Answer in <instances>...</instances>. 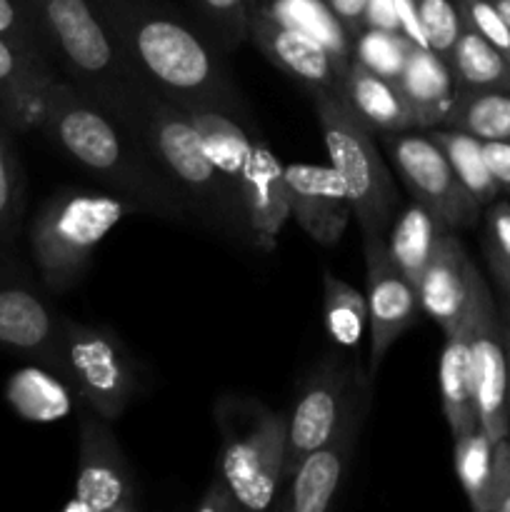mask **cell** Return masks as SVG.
Returning a JSON list of instances; mask_svg holds the SVG:
<instances>
[{
  "mask_svg": "<svg viewBox=\"0 0 510 512\" xmlns=\"http://www.w3.org/2000/svg\"><path fill=\"white\" fill-rule=\"evenodd\" d=\"M250 10H258L278 23L320 40L340 63L348 65L353 60V35L325 0H270Z\"/></svg>",
  "mask_w": 510,
  "mask_h": 512,
  "instance_id": "cell-27",
  "label": "cell"
},
{
  "mask_svg": "<svg viewBox=\"0 0 510 512\" xmlns=\"http://www.w3.org/2000/svg\"><path fill=\"white\" fill-rule=\"evenodd\" d=\"M290 218L315 243L333 248L343 240L353 218L348 190L333 165H285Z\"/></svg>",
  "mask_w": 510,
  "mask_h": 512,
  "instance_id": "cell-16",
  "label": "cell"
},
{
  "mask_svg": "<svg viewBox=\"0 0 510 512\" xmlns=\"http://www.w3.org/2000/svg\"><path fill=\"white\" fill-rule=\"evenodd\" d=\"M445 125L483 143H510V90H458Z\"/></svg>",
  "mask_w": 510,
  "mask_h": 512,
  "instance_id": "cell-29",
  "label": "cell"
},
{
  "mask_svg": "<svg viewBox=\"0 0 510 512\" xmlns=\"http://www.w3.org/2000/svg\"><path fill=\"white\" fill-rule=\"evenodd\" d=\"M220 433L218 470L245 510H268L283 488L288 413L253 395H223L213 408Z\"/></svg>",
  "mask_w": 510,
  "mask_h": 512,
  "instance_id": "cell-6",
  "label": "cell"
},
{
  "mask_svg": "<svg viewBox=\"0 0 510 512\" xmlns=\"http://www.w3.org/2000/svg\"><path fill=\"white\" fill-rule=\"evenodd\" d=\"M475 270L478 268L468 258L455 230H448L440 240L433 260L415 285L420 308L430 320L440 325L445 335L458 330L465 320L470 293H473Z\"/></svg>",
  "mask_w": 510,
  "mask_h": 512,
  "instance_id": "cell-19",
  "label": "cell"
},
{
  "mask_svg": "<svg viewBox=\"0 0 510 512\" xmlns=\"http://www.w3.org/2000/svg\"><path fill=\"white\" fill-rule=\"evenodd\" d=\"M195 510L198 512H235L245 510L243 503L238 500V495L233 493L230 483L225 480V475L220 470H215V475L210 478L208 488L200 495V500L195 503Z\"/></svg>",
  "mask_w": 510,
  "mask_h": 512,
  "instance_id": "cell-41",
  "label": "cell"
},
{
  "mask_svg": "<svg viewBox=\"0 0 510 512\" xmlns=\"http://www.w3.org/2000/svg\"><path fill=\"white\" fill-rule=\"evenodd\" d=\"M428 133L433 135L435 143L443 148L445 158L453 165L455 175H458L460 183L465 185V190H468L483 208L500 198L498 183H495L493 173H490L488 163H485L483 140H478L470 133H463V130L458 128H448V125L428 128Z\"/></svg>",
  "mask_w": 510,
  "mask_h": 512,
  "instance_id": "cell-30",
  "label": "cell"
},
{
  "mask_svg": "<svg viewBox=\"0 0 510 512\" xmlns=\"http://www.w3.org/2000/svg\"><path fill=\"white\" fill-rule=\"evenodd\" d=\"M453 440V465L455 475L460 480V488L468 495L470 508L478 512H488L490 480H493L495 463V440L483 428H475Z\"/></svg>",
  "mask_w": 510,
  "mask_h": 512,
  "instance_id": "cell-32",
  "label": "cell"
},
{
  "mask_svg": "<svg viewBox=\"0 0 510 512\" xmlns=\"http://www.w3.org/2000/svg\"><path fill=\"white\" fill-rule=\"evenodd\" d=\"M0 38L10 40L15 48H20L30 58L40 60V63H50L25 0H0Z\"/></svg>",
  "mask_w": 510,
  "mask_h": 512,
  "instance_id": "cell-36",
  "label": "cell"
},
{
  "mask_svg": "<svg viewBox=\"0 0 510 512\" xmlns=\"http://www.w3.org/2000/svg\"><path fill=\"white\" fill-rule=\"evenodd\" d=\"M418 40L398 28H385V25H365L353 40V58L360 60L365 68L383 78L398 83L400 73L405 68L410 50Z\"/></svg>",
  "mask_w": 510,
  "mask_h": 512,
  "instance_id": "cell-34",
  "label": "cell"
},
{
  "mask_svg": "<svg viewBox=\"0 0 510 512\" xmlns=\"http://www.w3.org/2000/svg\"><path fill=\"white\" fill-rule=\"evenodd\" d=\"M125 63L183 110L220 108L253 118L223 55L160 0H93Z\"/></svg>",
  "mask_w": 510,
  "mask_h": 512,
  "instance_id": "cell-1",
  "label": "cell"
},
{
  "mask_svg": "<svg viewBox=\"0 0 510 512\" xmlns=\"http://www.w3.org/2000/svg\"><path fill=\"white\" fill-rule=\"evenodd\" d=\"M63 378L75 400L118 420L138 395V363L115 330L65 315Z\"/></svg>",
  "mask_w": 510,
  "mask_h": 512,
  "instance_id": "cell-8",
  "label": "cell"
},
{
  "mask_svg": "<svg viewBox=\"0 0 510 512\" xmlns=\"http://www.w3.org/2000/svg\"><path fill=\"white\" fill-rule=\"evenodd\" d=\"M405 105L415 128H440L455 103V80L450 65L425 43H415L398 78Z\"/></svg>",
  "mask_w": 510,
  "mask_h": 512,
  "instance_id": "cell-21",
  "label": "cell"
},
{
  "mask_svg": "<svg viewBox=\"0 0 510 512\" xmlns=\"http://www.w3.org/2000/svg\"><path fill=\"white\" fill-rule=\"evenodd\" d=\"M448 230L450 228H445L428 208H423V205L413 200L390 223L388 233H385V248H388V255L395 263V268L410 283L418 285L420 275H423V270L433 260L435 250H438L440 240H443Z\"/></svg>",
  "mask_w": 510,
  "mask_h": 512,
  "instance_id": "cell-26",
  "label": "cell"
},
{
  "mask_svg": "<svg viewBox=\"0 0 510 512\" xmlns=\"http://www.w3.org/2000/svg\"><path fill=\"white\" fill-rule=\"evenodd\" d=\"M5 400L18 418L28 423H55L75 410V393L63 375L30 363L15 370L5 383Z\"/></svg>",
  "mask_w": 510,
  "mask_h": 512,
  "instance_id": "cell-25",
  "label": "cell"
},
{
  "mask_svg": "<svg viewBox=\"0 0 510 512\" xmlns=\"http://www.w3.org/2000/svg\"><path fill=\"white\" fill-rule=\"evenodd\" d=\"M483 153L500 195L510 198V143H483Z\"/></svg>",
  "mask_w": 510,
  "mask_h": 512,
  "instance_id": "cell-42",
  "label": "cell"
},
{
  "mask_svg": "<svg viewBox=\"0 0 510 512\" xmlns=\"http://www.w3.org/2000/svg\"><path fill=\"white\" fill-rule=\"evenodd\" d=\"M130 205L118 195L60 188L33 215L30 255L48 293L63 295L88 273L95 248L125 218Z\"/></svg>",
  "mask_w": 510,
  "mask_h": 512,
  "instance_id": "cell-5",
  "label": "cell"
},
{
  "mask_svg": "<svg viewBox=\"0 0 510 512\" xmlns=\"http://www.w3.org/2000/svg\"><path fill=\"white\" fill-rule=\"evenodd\" d=\"M465 330H468L475 408H478L480 428L498 443V440L508 438V413H505L508 355H505L498 303H495L480 270H475L473 275V293H470V305L468 313H465Z\"/></svg>",
  "mask_w": 510,
  "mask_h": 512,
  "instance_id": "cell-13",
  "label": "cell"
},
{
  "mask_svg": "<svg viewBox=\"0 0 510 512\" xmlns=\"http://www.w3.org/2000/svg\"><path fill=\"white\" fill-rule=\"evenodd\" d=\"M78 413V478L75 495L65 510L135 512L140 490L133 468L113 433V420L75 403Z\"/></svg>",
  "mask_w": 510,
  "mask_h": 512,
  "instance_id": "cell-11",
  "label": "cell"
},
{
  "mask_svg": "<svg viewBox=\"0 0 510 512\" xmlns=\"http://www.w3.org/2000/svg\"><path fill=\"white\" fill-rule=\"evenodd\" d=\"M193 120L200 140H203L205 153L210 155L218 173L225 183L238 195L240 178H243L245 163H248L253 140L258 138V125L255 118H243L230 110L220 108H193L185 110ZM240 200V198H238Z\"/></svg>",
  "mask_w": 510,
  "mask_h": 512,
  "instance_id": "cell-23",
  "label": "cell"
},
{
  "mask_svg": "<svg viewBox=\"0 0 510 512\" xmlns=\"http://www.w3.org/2000/svg\"><path fill=\"white\" fill-rule=\"evenodd\" d=\"M363 253L365 300H368L370 323L368 375L375 380L388 350L393 348L395 340L403 338L418 323L423 308H420L415 285L390 260L385 238L363 235Z\"/></svg>",
  "mask_w": 510,
  "mask_h": 512,
  "instance_id": "cell-14",
  "label": "cell"
},
{
  "mask_svg": "<svg viewBox=\"0 0 510 512\" xmlns=\"http://www.w3.org/2000/svg\"><path fill=\"white\" fill-rule=\"evenodd\" d=\"M50 63L118 120L138 75L125 63L93 0H25Z\"/></svg>",
  "mask_w": 510,
  "mask_h": 512,
  "instance_id": "cell-4",
  "label": "cell"
},
{
  "mask_svg": "<svg viewBox=\"0 0 510 512\" xmlns=\"http://www.w3.org/2000/svg\"><path fill=\"white\" fill-rule=\"evenodd\" d=\"M200 13L220 30L228 45H238L248 38V0H195Z\"/></svg>",
  "mask_w": 510,
  "mask_h": 512,
  "instance_id": "cell-38",
  "label": "cell"
},
{
  "mask_svg": "<svg viewBox=\"0 0 510 512\" xmlns=\"http://www.w3.org/2000/svg\"><path fill=\"white\" fill-rule=\"evenodd\" d=\"M118 123L143 140L158 168L168 175L185 200L195 225L228 243L250 248L248 225L238 195L230 190L205 153L203 140L183 108L160 98L148 83L135 78Z\"/></svg>",
  "mask_w": 510,
  "mask_h": 512,
  "instance_id": "cell-3",
  "label": "cell"
},
{
  "mask_svg": "<svg viewBox=\"0 0 510 512\" xmlns=\"http://www.w3.org/2000/svg\"><path fill=\"white\" fill-rule=\"evenodd\" d=\"M65 315L25 280L0 273V350L63 375Z\"/></svg>",
  "mask_w": 510,
  "mask_h": 512,
  "instance_id": "cell-15",
  "label": "cell"
},
{
  "mask_svg": "<svg viewBox=\"0 0 510 512\" xmlns=\"http://www.w3.org/2000/svg\"><path fill=\"white\" fill-rule=\"evenodd\" d=\"M325 3L335 10V15L343 20V25L348 28V33L353 35L355 40V35H358L360 30L365 28V23H368L370 0H325Z\"/></svg>",
  "mask_w": 510,
  "mask_h": 512,
  "instance_id": "cell-43",
  "label": "cell"
},
{
  "mask_svg": "<svg viewBox=\"0 0 510 512\" xmlns=\"http://www.w3.org/2000/svg\"><path fill=\"white\" fill-rule=\"evenodd\" d=\"M390 165L415 203L428 208L445 228H473L483 215V205L465 190L445 158L443 148L423 128L378 135Z\"/></svg>",
  "mask_w": 510,
  "mask_h": 512,
  "instance_id": "cell-9",
  "label": "cell"
},
{
  "mask_svg": "<svg viewBox=\"0 0 510 512\" xmlns=\"http://www.w3.org/2000/svg\"><path fill=\"white\" fill-rule=\"evenodd\" d=\"M440 403H443L445 420L450 425L453 438L480 428L478 408H475V383L473 363H470V345L465 320L458 330L445 335L443 353L438 368Z\"/></svg>",
  "mask_w": 510,
  "mask_h": 512,
  "instance_id": "cell-24",
  "label": "cell"
},
{
  "mask_svg": "<svg viewBox=\"0 0 510 512\" xmlns=\"http://www.w3.org/2000/svg\"><path fill=\"white\" fill-rule=\"evenodd\" d=\"M458 8L463 23L510 60V28L493 0H458Z\"/></svg>",
  "mask_w": 510,
  "mask_h": 512,
  "instance_id": "cell-37",
  "label": "cell"
},
{
  "mask_svg": "<svg viewBox=\"0 0 510 512\" xmlns=\"http://www.w3.org/2000/svg\"><path fill=\"white\" fill-rule=\"evenodd\" d=\"M238 198L248 225L250 248L255 253L270 255L278 248L283 225L290 218V200L285 188V165L260 135L250 148L238 185Z\"/></svg>",
  "mask_w": 510,
  "mask_h": 512,
  "instance_id": "cell-18",
  "label": "cell"
},
{
  "mask_svg": "<svg viewBox=\"0 0 510 512\" xmlns=\"http://www.w3.org/2000/svg\"><path fill=\"white\" fill-rule=\"evenodd\" d=\"M13 135L0 120V243L18 238L25 213V168Z\"/></svg>",
  "mask_w": 510,
  "mask_h": 512,
  "instance_id": "cell-33",
  "label": "cell"
},
{
  "mask_svg": "<svg viewBox=\"0 0 510 512\" xmlns=\"http://www.w3.org/2000/svg\"><path fill=\"white\" fill-rule=\"evenodd\" d=\"M323 313L325 328L330 340L340 350H358L363 340L365 323H368V300L360 290L335 278L333 273H323Z\"/></svg>",
  "mask_w": 510,
  "mask_h": 512,
  "instance_id": "cell-31",
  "label": "cell"
},
{
  "mask_svg": "<svg viewBox=\"0 0 510 512\" xmlns=\"http://www.w3.org/2000/svg\"><path fill=\"white\" fill-rule=\"evenodd\" d=\"M370 405H373V378L368 370L358 368L338 425L330 438L298 465L295 475L288 480L283 500L278 503L280 510L325 512L333 505L345 473L353 463Z\"/></svg>",
  "mask_w": 510,
  "mask_h": 512,
  "instance_id": "cell-10",
  "label": "cell"
},
{
  "mask_svg": "<svg viewBox=\"0 0 510 512\" xmlns=\"http://www.w3.org/2000/svg\"><path fill=\"white\" fill-rule=\"evenodd\" d=\"M358 358L348 360V350H328L300 388L288 413V448H285L283 483L295 475L298 465L318 450L338 425L358 373Z\"/></svg>",
  "mask_w": 510,
  "mask_h": 512,
  "instance_id": "cell-12",
  "label": "cell"
},
{
  "mask_svg": "<svg viewBox=\"0 0 510 512\" xmlns=\"http://www.w3.org/2000/svg\"><path fill=\"white\" fill-rule=\"evenodd\" d=\"M58 78L53 65L30 58L0 38V120L15 133L38 130L45 95Z\"/></svg>",
  "mask_w": 510,
  "mask_h": 512,
  "instance_id": "cell-20",
  "label": "cell"
},
{
  "mask_svg": "<svg viewBox=\"0 0 510 512\" xmlns=\"http://www.w3.org/2000/svg\"><path fill=\"white\" fill-rule=\"evenodd\" d=\"M493 3H495V8L500 10V15H503V20L508 23V28H510V0H493Z\"/></svg>",
  "mask_w": 510,
  "mask_h": 512,
  "instance_id": "cell-46",
  "label": "cell"
},
{
  "mask_svg": "<svg viewBox=\"0 0 510 512\" xmlns=\"http://www.w3.org/2000/svg\"><path fill=\"white\" fill-rule=\"evenodd\" d=\"M500 325H503L505 355H508V390H505V413H508V438H510V315L505 313V310H500Z\"/></svg>",
  "mask_w": 510,
  "mask_h": 512,
  "instance_id": "cell-45",
  "label": "cell"
},
{
  "mask_svg": "<svg viewBox=\"0 0 510 512\" xmlns=\"http://www.w3.org/2000/svg\"><path fill=\"white\" fill-rule=\"evenodd\" d=\"M415 10L420 40L448 63L465 23L458 0H410Z\"/></svg>",
  "mask_w": 510,
  "mask_h": 512,
  "instance_id": "cell-35",
  "label": "cell"
},
{
  "mask_svg": "<svg viewBox=\"0 0 510 512\" xmlns=\"http://www.w3.org/2000/svg\"><path fill=\"white\" fill-rule=\"evenodd\" d=\"M38 130L65 158L125 200L133 213L195 225L185 200L143 140L65 78L48 88Z\"/></svg>",
  "mask_w": 510,
  "mask_h": 512,
  "instance_id": "cell-2",
  "label": "cell"
},
{
  "mask_svg": "<svg viewBox=\"0 0 510 512\" xmlns=\"http://www.w3.org/2000/svg\"><path fill=\"white\" fill-rule=\"evenodd\" d=\"M485 250L510 258V198H498L483 208Z\"/></svg>",
  "mask_w": 510,
  "mask_h": 512,
  "instance_id": "cell-39",
  "label": "cell"
},
{
  "mask_svg": "<svg viewBox=\"0 0 510 512\" xmlns=\"http://www.w3.org/2000/svg\"><path fill=\"white\" fill-rule=\"evenodd\" d=\"M458 90H510V60L465 25L448 58Z\"/></svg>",
  "mask_w": 510,
  "mask_h": 512,
  "instance_id": "cell-28",
  "label": "cell"
},
{
  "mask_svg": "<svg viewBox=\"0 0 510 512\" xmlns=\"http://www.w3.org/2000/svg\"><path fill=\"white\" fill-rule=\"evenodd\" d=\"M248 38L275 68L305 85L308 93H315V90L340 93L348 65L340 63L320 40L278 23L258 10H250L248 15Z\"/></svg>",
  "mask_w": 510,
  "mask_h": 512,
  "instance_id": "cell-17",
  "label": "cell"
},
{
  "mask_svg": "<svg viewBox=\"0 0 510 512\" xmlns=\"http://www.w3.org/2000/svg\"><path fill=\"white\" fill-rule=\"evenodd\" d=\"M488 512H510V438H503L495 443Z\"/></svg>",
  "mask_w": 510,
  "mask_h": 512,
  "instance_id": "cell-40",
  "label": "cell"
},
{
  "mask_svg": "<svg viewBox=\"0 0 510 512\" xmlns=\"http://www.w3.org/2000/svg\"><path fill=\"white\" fill-rule=\"evenodd\" d=\"M310 98L323 130L330 165L338 170L348 190L360 238H385L390 223L398 215L400 198L393 175L375 143V133L355 115L338 90H315Z\"/></svg>",
  "mask_w": 510,
  "mask_h": 512,
  "instance_id": "cell-7",
  "label": "cell"
},
{
  "mask_svg": "<svg viewBox=\"0 0 510 512\" xmlns=\"http://www.w3.org/2000/svg\"><path fill=\"white\" fill-rule=\"evenodd\" d=\"M340 93H343L345 103L355 110V115L375 135L400 133V130L415 128L413 115H410L408 105H405L398 83L373 73L360 60L353 58L348 63Z\"/></svg>",
  "mask_w": 510,
  "mask_h": 512,
  "instance_id": "cell-22",
  "label": "cell"
},
{
  "mask_svg": "<svg viewBox=\"0 0 510 512\" xmlns=\"http://www.w3.org/2000/svg\"><path fill=\"white\" fill-rule=\"evenodd\" d=\"M265 3H270V0H248V10L250 8H260V5H265Z\"/></svg>",
  "mask_w": 510,
  "mask_h": 512,
  "instance_id": "cell-47",
  "label": "cell"
},
{
  "mask_svg": "<svg viewBox=\"0 0 510 512\" xmlns=\"http://www.w3.org/2000/svg\"><path fill=\"white\" fill-rule=\"evenodd\" d=\"M485 258H488L490 273H493L495 283H498L500 288V295H503V305H498V308L510 315V258L490 253V250H485Z\"/></svg>",
  "mask_w": 510,
  "mask_h": 512,
  "instance_id": "cell-44",
  "label": "cell"
}]
</instances>
